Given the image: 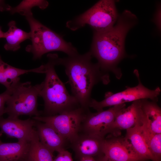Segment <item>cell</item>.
I'll use <instances>...</instances> for the list:
<instances>
[{
    "mask_svg": "<svg viewBox=\"0 0 161 161\" xmlns=\"http://www.w3.org/2000/svg\"><path fill=\"white\" fill-rule=\"evenodd\" d=\"M43 86V82L33 86L30 82H18L6 102L5 114L11 117H18L21 115L41 116V112L37 109V100Z\"/></svg>",
    "mask_w": 161,
    "mask_h": 161,
    "instance_id": "6",
    "label": "cell"
},
{
    "mask_svg": "<svg viewBox=\"0 0 161 161\" xmlns=\"http://www.w3.org/2000/svg\"><path fill=\"white\" fill-rule=\"evenodd\" d=\"M29 25L31 44L25 50L32 53L34 60L41 58L48 52H62L68 56L78 53L76 48L70 42L65 41L60 35L42 24L33 15L25 17Z\"/></svg>",
    "mask_w": 161,
    "mask_h": 161,
    "instance_id": "4",
    "label": "cell"
},
{
    "mask_svg": "<svg viewBox=\"0 0 161 161\" xmlns=\"http://www.w3.org/2000/svg\"><path fill=\"white\" fill-rule=\"evenodd\" d=\"M142 123L139 127L142 135L155 161H161V134L152 131L142 112Z\"/></svg>",
    "mask_w": 161,
    "mask_h": 161,
    "instance_id": "19",
    "label": "cell"
},
{
    "mask_svg": "<svg viewBox=\"0 0 161 161\" xmlns=\"http://www.w3.org/2000/svg\"><path fill=\"white\" fill-rule=\"evenodd\" d=\"M53 153L41 143L36 131L30 141L29 149L24 161H54Z\"/></svg>",
    "mask_w": 161,
    "mask_h": 161,
    "instance_id": "21",
    "label": "cell"
},
{
    "mask_svg": "<svg viewBox=\"0 0 161 161\" xmlns=\"http://www.w3.org/2000/svg\"><path fill=\"white\" fill-rule=\"evenodd\" d=\"M4 32H3L1 29V27L0 26V38H4Z\"/></svg>",
    "mask_w": 161,
    "mask_h": 161,
    "instance_id": "27",
    "label": "cell"
},
{
    "mask_svg": "<svg viewBox=\"0 0 161 161\" xmlns=\"http://www.w3.org/2000/svg\"><path fill=\"white\" fill-rule=\"evenodd\" d=\"M87 112L80 107L57 115H41L33 117L32 118L50 125L66 141L71 143L79 134L82 122Z\"/></svg>",
    "mask_w": 161,
    "mask_h": 161,
    "instance_id": "8",
    "label": "cell"
},
{
    "mask_svg": "<svg viewBox=\"0 0 161 161\" xmlns=\"http://www.w3.org/2000/svg\"><path fill=\"white\" fill-rule=\"evenodd\" d=\"M134 72L138 78L139 83L134 87H128L121 92L113 94L110 92H106L105 98L100 101L91 99L89 107L93 108L97 112L103 110V108L108 106L125 103L134 101L142 99H151L157 102L161 90L157 87L154 90H151L144 86L142 83L139 78L138 71L135 70Z\"/></svg>",
    "mask_w": 161,
    "mask_h": 161,
    "instance_id": "7",
    "label": "cell"
},
{
    "mask_svg": "<svg viewBox=\"0 0 161 161\" xmlns=\"http://www.w3.org/2000/svg\"><path fill=\"white\" fill-rule=\"evenodd\" d=\"M58 56L48 54V61L44 65L45 78L39 96L44 102L43 116H50L69 111L80 107L77 99L67 91L55 69Z\"/></svg>",
    "mask_w": 161,
    "mask_h": 161,
    "instance_id": "3",
    "label": "cell"
},
{
    "mask_svg": "<svg viewBox=\"0 0 161 161\" xmlns=\"http://www.w3.org/2000/svg\"><path fill=\"white\" fill-rule=\"evenodd\" d=\"M156 102L140 99V108L150 129L155 133L161 134V109Z\"/></svg>",
    "mask_w": 161,
    "mask_h": 161,
    "instance_id": "18",
    "label": "cell"
},
{
    "mask_svg": "<svg viewBox=\"0 0 161 161\" xmlns=\"http://www.w3.org/2000/svg\"><path fill=\"white\" fill-rule=\"evenodd\" d=\"M35 120V127L39 141L43 145L53 153L65 149L66 141L59 133L50 125Z\"/></svg>",
    "mask_w": 161,
    "mask_h": 161,
    "instance_id": "14",
    "label": "cell"
},
{
    "mask_svg": "<svg viewBox=\"0 0 161 161\" xmlns=\"http://www.w3.org/2000/svg\"><path fill=\"white\" fill-rule=\"evenodd\" d=\"M12 91L6 89L4 92L0 94V117L5 114V105Z\"/></svg>",
    "mask_w": 161,
    "mask_h": 161,
    "instance_id": "23",
    "label": "cell"
},
{
    "mask_svg": "<svg viewBox=\"0 0 161 161\" xmlns=\"http://www.w3.org/2000/svg\"><path fill=\"white\" fill-rule=\"evenodd\" d=\"M30 72L45 73L44 65L36 68L24 69L13 67L4 62L0 55V83L11 91L19 81V76Z\"/></svg>",
    "mask_w": 161,
    "mask_h": 161,
    "instance_id": "15",
    "label": "cell"
},
{
    "mask_svg": "<svg viewBox=\"0 0 161 161\" xmlns=\"http://www.w3.org/2000/svg\"><path fill=\"white\" fill-rule=\"evenodd\" d=\"M89 51L80 55L78 53L64 58H58L57 65L65 68L70 86L72 95L80 106L86 112L89 111V105L94 86L99 82L105 84L109 81L107 73L102 71L97 63H93Z\"/></svg>",
    "mask_w": 161,
    "mask_h": 161,
    "instance_id": "2",
    "label": "cell"
},
{
    "mask_svg": "<svg viewBox=\"0 0 161 161\" xmlns=\"http://www.w3.org/2000/svg\"><path fill=\"white\" fill-rule=\"evenodd\" d=\"M126 106L125 103L112 106L106 110L93 113L87 112L81 131L83 133L105 138L118 112Z\"/></svg>",
    "mask_w": 161,
    "mask_h": 161,
    "instance_id": "9",
    "label": "cell"
},
{
    "mask_svg": "<svg viewBox=\"0 0 161 161\" xmlns=\"http://www.w3.org/2000/svg\"><path fill=\"white\" fill-rule=\"evenodd\" d=\"M80 161H99V159H96L95 158L91 157H83L80 160Z\"/></svg>",
    "mask_w": 161,
    "mask_h": 161,
    "instance_id": "26",
    "label": "cell"
},
{
    "mask_svg": "<svg viewBox=\"0 0 161 161\" xmlns=\"http://www.w3.org/2000/svg\"><path fill=\"white\" fill-rule=\"evenodd\" d=\"M2 135V133L1 132V131H0V137H1V136ZM1 142V140L0 139V143Z\"/></svg>",
    "mask_w": 161,
    "mask_h": 161,
    "instance_id": "29",
    "label": "cell"
},
{
    "mask_svg": "<svg viewBox=\"0 0 161 161\" xmlns=\"http://www.w3.org/2000/svg\"><path fill=\"white\" fill-rule=\"evenodd\" d=\"M102 157L99 159V161H116L105 159Z\"/></svg>",
    "mask_w": 161,
    "mask_h": 161,
    "instance_id": "28",
    "label": "cell"
},
{
    "mask_svg": "<svg viewBox=\"0 0 161 161\" xmlns=\"http://www.w3.org/2000/svg\"><path fill=\"white\" fill-rule=\"evenodd\" d=\"M110 134L105 138L103 158L116 161H144L131 149L124 138Z\"/></svg>",
    "mask_w": 161,
    "mask_h": 161,
    "instance_id": "10",
    "label": "cell"
},
{
    "mask_svg": "<svg viewBox=\"0 0 161 161\" xmlns=\"http://www.w3.org/2000/svg\"><path fill=\"white\" fill-rule=\"evenodd\" d=\"M140 124L127 130L124 138L134 152L144 161L151 160L155 161L141 133Z\"/></svg>",
    "mask_w": 161,
    "mask_h": 161,
    "instance_id": "17",
    "label": "cell"
},
{
    "mask_svg": "<svg viewBox=\"0 0 161 161\" xmlns=\"http://www.w3.org/2000/svg\"><path fill=\"white\" fill-rule=\"evenodd\" d=\"M140 100L133 101L131 105L118 112L109 128V134L120 135L121 130H127L141 123Z\"/></svg>",
    "mask_w": 161,
    "mask_h": 161,
    "instance_id": "12",
    "label": "cell"
},
{
    "mask_svg": "<svg viewBox=\"0 0 161 161\" xmlns=\"http://www.w3.org/2000/svg\"><path fill=\"white\" fill-rule=\"evenodd\" d=\"M35 120L29 118L21 120L18 117H0L1 131L7 137L18 141L30 142L36 131L34 129Z\"/></svg>",
    "mask_w": 161,
    "mask_h": 161,
    "instance_id": "11",
    "label": "cell"
},
{
    "mask_svg": "<svg viewBox=\"0 0 161 161\" xmlns=\"http://www.w3.org/2000/svg\"><path fill=\"white\" fill-rule=\"evenodd\" d=\"M11 6L6 4L4 1L0 0V11H9Z\"/></svg>",
    "mask_w": 161,
    "mask_h": 161,
    "instance_id": "25",
    "label": "cell"
},
{
    "mask_svg": "<svg viewBox=\"0 0 161 161\" xmlns=\"http://www.w3.org/2000/svg\"><path fill=\"white\" fill-rule=\"evenodd\" d=\"M54 161H73L71 154L68 151L63 150L58 152Z\"/></svg>",
    "mask_w": 161,
    "mask_h": 161,
    "instance_id": "24",
    "label": "cell"
},
{
    "mask_svg": "<svg viewBox=\"0 0 161 161\" xmlns=\"http://www.w3.org/2000/svg\"><path fill=\"white\" fill-rule=\"evenodd\" d=\"M8 30L4 32V38L6 41L4 48L7 51H15L20 48V44L27 39H30L31 34L18 28L16 22L13 20L8 24Z\"/></svg>",
    "mask_w": 161,
    "mask_h": 161,
    "instance_id": "20",
    "label": "cell"
},
{
    "mask_svg": "<svg viewBox=\"0 0 161 161\" xmlns=\"http://www.w3.org/2000/svg\"><path fill=\"white\" fill-rule=\"evenodd\" d=\"M105 138L84 133L79 134L71 143L72 148L80 160L85 157H101L103 156Z\"/></svg>",
    "mask_w": 161,
    "mask_h": 161,
    "instance_id": "13",
    "label": "cell"
},
{
    "mask_svg": "<svg viewBox=\"0 0 161 161\" xmlns=\"http://www.w3.org/2000/svg\"><path fill=\"white\" fill-rule=\"evenodd\" d=\"M115 1L101 0L84 13L66 23V27L72 31L90 26L94 32H100L109 29L115 24L119 15Z\"/></svg>",
    "mask_w": 161,
    "mask_h": 161,
    "instance_id": "5",
    "label": "cell"
},
{
    "mask_svg": "<svg viewBox=\"0 0 161 161\" xmlns=\"http://www.w3.org/2000/svg\"><path fill=\"white\" fill-rule=\"evenodd\" d=\"M48 2L45 0H24L22 1L17 6L11 7L9 12L13 14L18 13L25 17L33 15L32 9L37 7L44 10L48 6Z\"/></svg>",
    "mask_w": 161,
    "mask_h": 161,
    "instance_id": "22",
    "label": "cell"
},
{
    "mask_svg": "<svg viewBox=\"0 0 161 161\" xmlns=\"http://www.w3.org/2000/svg\"><path fill=\"white\" fill-rule=\"evenodd\" d=\"M137 18L130 11L126 10L119 15L114 25L100 32H94L90 49L101 69L120 74L116 66L125 55V43L129 30L137 23Z\"/></svg>",
    "mask_w": 161,
    "mask_h": 161,
    "instance_id": "1",
    "label": "cell"
},
{
    "mask_svg": "<svg viewBox=\"0 0 161 161\" xmlns=\"http://www.w3.org/2000/svg\"><path fill=\"white\" fill-rule=\"evenodd\" d=\"M30 142L0 143V161H24L29 151Z\"/></svg>",
    "mask_w": 161,
    "mask_h": 161,
    "instance_id": "16",
    "label": "cell"
}]
</instances>
